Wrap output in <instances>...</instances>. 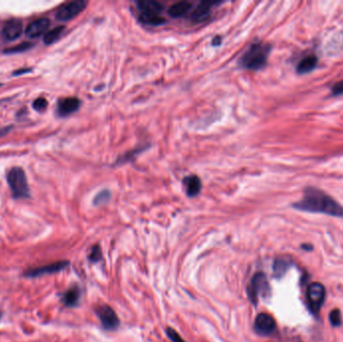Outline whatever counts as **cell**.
<instances>
[{
	"label": "cell",
	"instance_id": "obj_1",
	"mask_svg": "<svg viewBox=\"0 0 343 342\" xmlns=\"http://www.w3.org/2000/svg\"><path fill=\"white\" fill-rule=\"evenodd\" d=\"M300 211L311 213H322L333 217H343V208L329 195L323 191L308 187L305 189L303 198L293 205Z\"/></svg>",
	"mask_w": 343,
	"mask_h": 342
},
{
	"label": "cell",
	"instance_id": "obj_2",
	"mask_svg": "<svg viewBox=\"0 0 343 342\" xmlns=\"http://www.w3.org/2000/svg\"><path fill=\"white\" fill-rule=\"evenodd\" d=\"M270 51V44L264 42H255L242 55L239 63L246 70L259 71L266 65Z\"/></svg>",
	"mask_w": 343,
	"mask_h": 342
},
{
	"label": "cell",
	"instance_id": "obj_3",
	"mask_svg": "<svg viewBox=\"0 0 343 342\" xmlns=\"http://www.w3.org/2000/svg\"><path fill=\"white\" fill-rule=\"evenodd\" d=\"M7 181L14 198L22 199L29 197L27 179L22 169L12 168L7 174Z\"/></svg>",
	"mask_w": 343,
	"mask_h": 342
},
{
	"label": "cell",
	"instance_id": "obj_4",
	"mask_svg": "<svg viewBox=\"0 0 343 342\" xmlns=\"http://www.w3.org/2000/svg\"><path fill=\"white\" fill-rule=\"evenodd\" d=\"M306 299L311 312L317 315L325 300V288L321 283L310 284L306 291Z\"/></svg>",
	"mask_w": 343,
	"mask_h": 342
},
{
	"label": "cell",
	"instance_id": "obj_5",
	"mask_svg": "<svg viewBox=\"0 0 343 342\" xmlns=\"http://www.w3.org/2000/svg\"><path fill=\"white\" fill-rule=\"evenodd\" d=\"M87 2L84 0H74L63 4L56 12V18L59 21H68L76 16H78L81 12L85 10L87 7Z\"/></svg>",
	"mask_w": 343,
	"mask_h": 342
},
{
	"label": "cell",
	"instance_id": "obj_6",
	"mask_svg": "<svg viewBox=\"0 0 343 342\" xmlns=\"http://www.w3.org/2000/svg\"><path fill=\"white\" fill-rule=\"evenodd\" d=\"M269 283L264 273H257L251 280L249 287V296L252 302L256 303L259 296H265L269 293Z\"/></svg>",
	"mask_w": 343,
	"mask_h": 342
},
{
	"label": "cell",
	"instance_id": "obj_7",
	"mask_svg": "<svg viewBox=\"0 0 343 342\" xmlns=\"http://www.w3.org/2000/svg\"><path fill=\"white\" fill-rule=\"evenodd\" d=\"M254 328L258 334L269 335L276 329L275 319L268 313H260L255 319Z\"/></svg>",
	"mask_w": 343,
	"mask_h": 342
},
{
	"label": "cell",
	"instance_id": "obj_8",
	"mask_svg": "<svg viewBox=\"0 0 343 342\" xmlns=\"http://www.w3.org/2000/svg\"><path fill=\"white\" fill-rule=\"evenodd\" d=\"M97 313L99 315V318L103 324V326L108 330H114L118 327L119 320L114 310L108 306L103 305L98 308Z\"/></svg>",
	"mask_w": 343,
	"mask_h": 342
},
{
	"label": "cell",
	"instance_id": "obj_9",
	"mask_svg": "<svg viewBox=\"0 0 343 342\" xmlns=\"http://www.w3.org/2000/svg\"><path fill=\"white\" fill-rule=\"evenodd\" d=\"M70 265V263L67 261H59V262H55V263H51L45 266H41V267H37V268H33L28 270L25 275L27 277H38L41 275H45V274H51V273H56L59 272L61 270H63L65 267H67Z\"/></svg>",
	"mask_w": 343,
	"mask_h": 342
},
{
	"label": "cell",
	"instance_id": "obj_10",
	"mask_svg": "<svg viewBox=\"0 0 343 342\" xmlns=\"http://www.w3.org/2000/svg\"><path fill=\"white\" fill-rule=\"evenodd\" d=\"M23 25L19 19L8 20L2 28V36L6 40H15L22 34Z\"/></svg>",
	"mask_w": 343,
	"mask_h": 342
},
{
	"label": "cell",
	"instance_id": "obj_11",
	"mask_svg": "<svg viewBox=\"0 0 343 342\" xmlns=\"http://www.w3.org/2000/svg\"><path fill=\"white\" fill-rule=\"evenodd\" d=\"M49 24H50V20L48 18L36 19L27 26L25 30V34L28 38L39 37L47 30V28L49 27Z\"/></svg>",
	"mask_w": 343,
	"mask_h": 342
},
{
	"label": "cell",
	"instance_id": "obj_12",
	"mask_svg": "<svg viewBox=\"0 0 343 342\" xmlns=\"http://www.w3.org/2000/svg\"><path fill=\"white\" fill-rule=\"evenodd\" d=\"M214 2L211 1H203L201 2L197 8L194 10V12L191 15V19L194 22H203L205 21L211 12V8L214 5Z\"/></svg>",
	"mask_w": 343,
	"mask_h": 342
},
{
	"label": "cell",
	"instance_id": "obj_13",
	"mask_svg": "<svg viewBox=\"0 0 343 342\" xmlns=\"http://www.w3.org/2000/svg\"><path fill=\"white\" fill-rule=\"evenodd\" d=\"M81 107V102L78 98H66L59 102L58 113L60 115H67L77 112Z\"/></svg>",
	"mask_w": 343,
	"mask_h": 342
},
{
	"label": "cell",
	"instance_id": "obj_14",
	"mask_svg": "<svg viewBox=\"0 0 343 342\" xmlns=\"http://www.w3.org/2000/svg\"><path fill=\"white\" fill-rule=\"evenodd\" d=\"M184 184H185V187H186L187 195L189 197L197 196L202 189L201 180L197 176H190V177L185 178Z\"/></svg>",
	"mask_w": 343,
	"mask_h": 342
},
{
	"label": "cell",
	"instance_id": "obj_15",
	"mask_svg": "<svg viewBox=\"0 0 343 342\" xmlns=\"http://www.w3.org/2000/svg\"><path fill=\"white\" fill-rule=\"evenodd\" d=\"M136 6L141 13H156L160 14L163 11V4L158 1L147 0V1H140L136 2Z\"/></svg>",
	"mask_w": 343,
	"mask_h": 342
},
{
	"label": "cell",
	"instance_id": "obj_16",
	"mask_svg": "<svg viewBox=\"0 0 343 342\" xmlns=\"http://www.w3.org/2000/svg\"><path fill=\"white\" fill-rule=\"evenodd\" d=\"M317 57L314 56V55H309V56H306L304 58H302L297 67H296V72L299 74V75H304V74H308L310 72H312L316 65H317Z\"/></svg>",
	"mask_w": 343,
	"mask_h": 342
},
{
	"label": "cell",
	"instance_id": "obj_17",
	"mask_svg": "<svg viewBox=\"0 0 343 342\" xmlns=\"http://www.w3.org/2000/svg\"><path fill=\"white\" fill-rule=\"evenodd\" d=\"M191 7H192V4L190 2L179 1V2H176L175 4H173L169 8L168 13L173 18H179V17H182L183 15H185L190 10Z\"/></svg>",
	"mask_w": 343,
	"mask_h": 342
},
{
	"label": "cell",
	"instance_id": "obj_18",
	"mask_svg": "<svg viewBox=\"0 0 343 342\" xmlns=\"http://www.w3.org/2000/svg\"><path fill=\"white\" fill-rule=\"evenodd\" d=\"M140 20L141 22L152 26H160L166 22V19L164 17L156 13H141Z\"/></svg>",
	"mask_w": 343,
	"mask_h": 342
},
{
	"label": "cell",
	"instance_id": "obj_19",
	"mask_svg": "<svg viewBox=\"0 0 343 342\" xmlns=\"http://www.w3.org/2000/svg\"><path fill=\"white\" fill-rule=\"evenodd\" d=\"M80 297H81L80 289L76 286V287H73V288L68 289L64 293L63 298H62V302L64 303V305L73 307V306L78 304V302L80 300Z\"/></svg>",
	"mask_w": 343,
	"mask_h": 342
},
{
	"label": "cell",
	"instance_id": "obj_20",
	"mask_svg": "<svg viewBox=\"0 0 343 342\" xmlns=\"http://www.w3.org/2000/svg\"><path fill=\"white\" fill-rule=\"evenodd\" d=\"M64 31V26H57L53 29H51L50 31H48L45 35H44V38H43V41L45 44H51L53 42H55L60 36L61 34L63 33Z\"/></svg>",
	"mask_w": 343,
	"mask_h": 342
},
{
	"label": "cell",
	"instance_id": "obj_21",
	"mask_svg": "<svg viewBox=\"0 0 343 342\" xmlns=\"http://www.w3.org/2000/svg\"><path fill=\"white\" fill-rule=\"evenodd\" d=\"M291 265V262L288 260H284V259H278L275 261L274 263V274L277 277H281L283 276L286 271L289 269Z\"/></svg>",
	"mask_w": 343,
	"mask_h": 342
},
{
	"label": "cell",
	"instance_id": "obj_22",
	"mask_svg": "<svg viewBox=\"0 0 343 342\" xmlns=\"http://www.w3.org/2000/svg\"><path fill=\"white\" fill-rule=\"evenodd\" d=\"M32 46V44L30 42H24V43H21V44H18L16 46H13L9 49H6L4 52L5 53H17V52H22V51H25L27 49H29L30 47Z\"/></svg>",
	"mask_w": 343,
	"mask_h": 342
},
{
	"label": "cell",
	"instance_id": "obj_23",
	"mask_svg": "<svg viewBox=\"0 0 343 342\" xmlns=\"http://www.w3.org/2000/svg\"><path fill=\"white\" fill-rule=\"evenodd\" d=\"M329 319H330V322L333 326H339L342 322L341 320V313L338 309H334L330 312V315H329Z\"/></svg>",
	"mask_w": 343,
	"mask_h": 342
},
{
	"label": "cell",
	"instance_id": "obj_24",
	"mask_svg": "<svg viewBox=\"0 0 343 342\" xmlns=\"http://www.w3.org/2000/svg\"><path fill=\"white\" fill-rule=\"evenodd\" d=\"M111 197V194L109 191H103L101 192L96 198H95V204L96 205H103L109 201Z\"/></svg>",
	"mask_w": 343,
	"mask_h": 342
},
{
	"label": "cell",
	"instance_id": "obj_25",
	"mask_svg": "<svg viewBox=\"0 0 343 342\" xmlns=\"http://www.w3.org/2000/svg\"><path fill=\"white\" fill-rule=\"evenodd\" d=\"M47 108V102L44 98H38L33 102V109L37 112H43Z\"/></svg>",
	"mask_w": 343,
	"mask_h": 342
},
{
	"label": "cell",
	"instance_id": "obj_26",
	"mask_svg": "<svg viewBox=\"0 0 343 342\" xmlns=\"http://www.w3.org/2000/svg\"><path fill=\"white\" fill-rule=\"evenodd\" d=\"M101 258H102L101 247L100 246L93 247V249L91 251V254H90V260H92L93 262H98Z\"/></svg>",
	"mask_w": 343,
	"mask_h": 342
},
{
	"label": "cell",
	"instance_id": "obj_27",
	"mask_svg": "<svg viewBox=\"0 0 343 342\" xmlns=\"http://www.w3.org/2000/svg\"><path fill=\"white\" fill-rule=\"evenodd\" d=\"M167 333H168V336L172 339V341L174 342H185L184 339L172 328H169L167 329Z\"/></svg>",
	"mask_w": 343,
	"mask_h": 342
},
{
	"label": "cell",
	"instance_id": "obj_28",
	"mask_svg": "<svg viewBox=\"0 0 343 342\" xmlns=\"http://www.w3.org/2000/svg\"><path fill=\"white\" fill-rule=\"evenodd\" d=\"M332 95L335 97L343 95V80L332 87Z\"/></svg>",
	"mask_w": 343,
	"mask_h": 342
},
{
	"label": "cell",
	"instance_id": "obj_29",
	"mask_svg": "<svg viewBox=\"0 0 343 342\" xmlns=\"http://www.w3.org/2000/svg\"><path fill=\"white\" fill-rule=\"evenodd\" d=\"M221 42H222V37H221V36H216V37L212 40V44L215 45V46L220 45Z\"/></svg>",
	"mask_w": 343,
	"mask_h": 342
},
{
	"label": "cell",
	"instance_id": "obj_30",
	"mask_svg": "<svg viewBox=\"0 0 343 342\" xmlns=\"http://www.w3.org/2000/svg\"><path fill=\"white\" fill-rule=\"evenodd\" d=\"M0 86H1V85H0Z\"/></svg>",
	"mask_w": 343,
	"mask_h": 342
}]
</instances>
